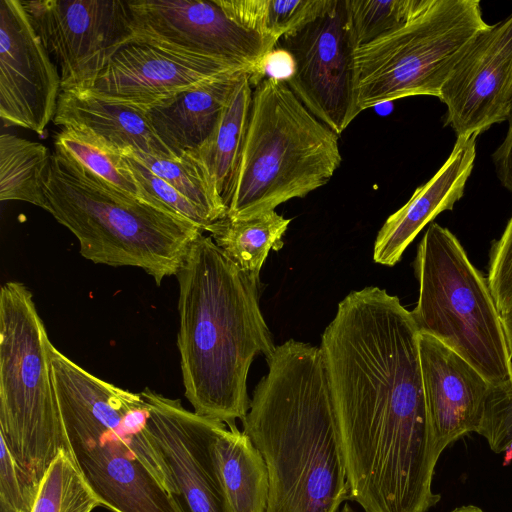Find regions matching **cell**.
<instances>
[{
  "label": "cell",
  "instance_id": "d4e9b609",
  "mask_svg": "<svg viewBox=\"0 0 512 512\" xmlns=\"http://www.w3.org/2000/svg\"><path fill=\"white\" fill-rule=\"evenodd\" d=\"M133 152L150 171L194 204L210 225L226 215L227 209L214 178L193 151L177 158L155 156L134 149Z\"/></svg>",
  "mask_w": 512,
  "mask_h": 512
},
{
  "label": "cell",
  "instance_id": "8992f818",
  "mask_svg": "<svg viewBox=\"0 0 512 512\" xmlns=\"http://www.w3.org/2000/svg\"><path fill=\"white\" fill-rule=\"evenodd\" d=\"M342 161L339 135L318 120L280 76L253 90L247 131L231 189V218L275 210L324 186Z\"/></svg>",
  "mask_w": 512,
  "mask_h": 512
},
{
  "label": "cell",
  "instance_id": "6da1fadb",
  "mask_svg": "<svg viewBox=\"0 0 512 512\" xmlns=\"http://www.w3.org/2000/svg\"><path fill=\"white\" fill-rule=\"evenodd\" d=\"M411 311L379 287L350 292L322 352L350 490L365 512H427L440 457Z\"/></svg>",
  "mask_w": 512,
  "mask_h": 512
},
{
  "label": "cell",
  "instance_id": "836d02e7",
  "mask_svg": "<svg viewBox=\"0 0 512 512\" xmlns=\"http://www.w3.org/2000/svg\"><path fill=\"white\" fill-rule=\"evenodd\" d=\"M505 139L493 154L495 170L501 184L512 193V105Z\"/></svg>",
  "mask_w": 512,
  "mask_h": 512
},
{
  "label": "cell",
  "instance_id": "83f0119b",
  "mask_svg": "<svg viewBox=\"0 0 512 512\" xmlns=\"http://www.w3.org/2000/svg\"><path fill=\"white\" fill-rule=\"evenodd\" d=\"M54 147L64 150L115 187L142 198L124 155L102 140L85 132L61 128L55 135Z\"/></svg>",
  "mask_w": 512,
  "mask_h": 512
},
{
  "label": "cell",
  "instance_id": "e575fe53",
  "mask_svg": "<svg viewBox=\"0 0 512 512\" xmlns=\"http://www.w3.org/2000/svg\"><path fill=\"white\" fill-rule=\"evenodd\" d=\"M505 335L512 355V309L506 314L501 315Z\"/></svg>",
  "mask_w": 512,
  "mask_h": 512
},
{
  "label": "cell",
  "instance_id": "5bb4252c",
  "mask_svg": "<svg viewBox=\"0 0 512 512\" xmlns=\"http://www.w3.org/2000/svg\"><path fill=\"white\" fill-rule=\"evenodd\" d=\"M61 79L20 0H0V117L43 136L53 121Z\"/></svg>",
  "mask_w": 512,
  "mask_h": 512
},
{
  "label": "cell",
  "instance_id": "7a4b0ae2",
  "mask_svg": "<svg viewBox=\"0 0 512 512\" xmlns=\"http://www.w3.org/2000/svg\"><path fill=\"white\" fill-rule=\"evenodd\" d=\"M266 360L242 420L267 467L266 512H337L350 490L320 347L290 339Z\"/></svg>",
  "mask_w": 512,
  "mask_h": 512
},
{
  "label": "cell",
  "instance_id": "d6986e66",
  "mask_svg": "<svg viewBox=\"0 0 512 512\" xmlns=\"http://www.w3.org/2000/svg\"><path fill=\"white\" fill-rule=\"evenodd\" d=\"M53 123L93 135L121 153L177 158L156 136L147 113L107 101L88 90L61 91Z\"/></svg>",
  "mask_w": 512,
  "mask_h": 512
},
{
  "label": "cell",
  "instance_id": "e0dca14e",
  "mask_svg": "<svg viewBox=\"0 0 512 512\" xmlns=\"http://www.w3.org/2000/svg\"><path fill=\"white\" fill-rule=\"evenodd\" d=\"M418 345L428 416L441 454L462 436L479 432L493 387L436 338L419 332Z\"/></svg>",
  "mask_w": 512,
  "mask_h": 512
},
{
  "label": "cell",
  "instance_id": "1f68e13d",
  "mask_svg": "<svg viewBox=\"0 0 512 512\" xmlns=\"http://www.w3.org/2000/svg\"><path fill=\"white\" fill-rule=\"evenodd\" d=\"M487 281L501 315L512 309V216L490 250Z\"/></svg>",
  "mask_w": 512,
  "mask_h": 512
},
{
  "label": "cell",
  "instance_id": "30bf717a",
  "mask_svg": "<svg viewBox=\"0 0 512 512\" xmlns=\"http://www.w3.org/2000/svg\"><path fill=\"white\" fill-rule=\"evenodd\" d=\"M274 50L287 56L289 89L323 124L340 136L361 112L358 107L356 46L345 0H330L327 8L293 32L281 37Z\"/></svg>",
  "mask_w": 512,
  "mask_h": 512
},
{
  "label": "cell",
  "instance_id": "ac0fdd59",
  "mask_svg": "<svg viewBox=\"0 0 512 512\" xmlns=\"http://www.w3.org/2000/svg\"><path fill=\"white\" fill-rule=\"evenodd\" d=\"M477 136L457 137L441 168L419 186L379 230L373 249L374 262L394 266L418 233L437 215L452 210L465 190L476 157Z\"/></svg>",
  "mask_w": 512,
  "mask_h": 512
},
{
  "label": "cell",
  "instance_id": "ffe728a7",
  "mask_svg": "<svg viewBox=\"0 0 512 512\" xmlns=\"http://www.w3.org/2000/svg\"><path fill=\"white\" fill-rule=\"evenodd\" d=\"M209 452L229 512H266L267 467L249 436L236 424L216 421Z\"/></svg>",
  "mask_w": 512,
  "mask_h": 512
},
{
  "label": "cell",
  "instance_id": "d590c367",
  "mask_svg": "<svg viewBox=\"0 0 512 512\" xmlns=\"http://www.w3.org/2000/svg\"><path fill=\"white\" fill-rule=\"evenodd\" d=\"M451 512H484L481 508L475 505L460 506L452 510Z\"/></svg>",
  "mask_w": 512,
  "mask_h": 512
},
{
  "label": "cell",
  "instance_id": "d6a6232c",
  "mask_svg": "<svg viewBox=\"0 0 512 512\" xmlns=\"http://www.w3.org/2000/svg\"><path fill=\"white\" fill-rule=\"evenodd\" d=\"M478 434L495 453H504L508 448L512 442V388L505 393L492 389Z\"/></svg>",
  "mask_w": 512,
  "mask_h": 512
},
{
  "label": "cell",
  "instance_id": "9c48e42d",
  "mask_svg": "<svg viewBox=\"0 0 512 512\" xmlns=\"http://www.w3.org/2000/svg\"><path fill=\"white\" fill-rule=\"evenodd\" d=\"M478 0H432L404 25L355 50L360 111L440 91L479 34Z\"/></svg>",
  "mask_w": 512,
  "mask_h": 512
},
{
  "label": "cell",
  "instance_id": "277c9868",
  "mask_svg": "<svg viewBox=\"0 0 512 512\" xmlns=\"http://www.w3.org/2000/svg\"><path fill=\"white\" fill-rule=\"evenodd\" d=\"M53 382L70 452L113 512H182L167 463L134 393L91 374L49 345Z\"/></svg>",
  "mask_w": 512,
  "mask_h": 512
},
{
  "label": "cell",
  "instance_id": "9a60e30c",
  "mask_svg": "<svg viewBox=\"0 0 512 512\" xmlns=\"http://www.w3.org/2000/svg\"><path fill=\"white\" fill-rule=\"evenodd\" d=\"M445 125L457 137L478 136L508 120L512 105V13L470 45L444 83Z\"/></svg>",
  "mask_w": 512,
  "mask_h": 512
},
{
  "label": "cell",
  "instance_id": "4fadbf2b",
  "mask_svg": "<svg viewBox=\"0 0 512 512\" xmlns=\"http://www.w3.org/2000/svg\"><path fill=\"white\" fill-rule=\"evenodd\" d=\"M240 73L252 75L220 60L132 39L84 90L147 112L185 91Z\"/></svg>",
  "mask_w": 512,
  "mask_h": 512
},
{
  "label": "cell",
  "instance_id": "44dd1931",
  "mask_svg": "<svg viewBox=\"0 0 512 512\" xmlns=\"http://www.w3.org/2000/svg\"><path fill=\"white\" fill-rule=\"evenodd\" d=\"M245 73L185 91L147 111L159 140L176 156L198 149L211 135L238 79Z\"/></svg>",
  "mask_w": 512,
  "mask_h": 512
},
{
  "label": "cell",
  "instance_id": "8fae6325",
  "mask_svg": "<svg viewBox=\"0 0 512 512\" xmlns=\"http://www.w3.org/2000/svg\"><path fill=\"white\" fill-rule=\"evenodd\" d=\"M56 65L61 91L87 89L112 57L133 39L128 1H21Z\"/></svg>",
  "mask_w": 512,
  "mask_h": 512
},
{
  "label": "cell",
  "instance_id": "2e32d148",
  "mask_svg": "<svg viewBox=\"0 0 512 512\" xmlns=\"http://www.w3.org/2000/svg\"><path fill=\"white\" fill-rule=\"evenodd\" d=\"M147 429L158 445L177 490L182 512H229L217 481L209 442L218 420L200 416L149 388Z\"/></svg>",
  "mask_w": 512,
  "mask_h": 512
},
{
  "label": "cell",
  "instance_id": "74e56055",
  "mask_svg": "<svg viewBox=\"0 0 512 512\" xmlns=\"http://www.w3.org/2000/svg\"><path fill=\"white\" fill-rule=\"evenodd\" d=\"M337 512H357L350 504H343Z\"/></svg>",
  "mask_w": 512,
  "mask_h": 512
},
{
  "label": "cell",
  "instance_id": "8d00e7d4",
  "mask_svg": "<svg viewBox=\"0 0 512 512\" xmlns=\"http://www.w3.org/2000/svg\"><path fill=\"white\" fill-rule=\"evenodd\" d=\"M512 461V442L508 448L504 451L503 465H508Z\"/></svg>",
  "mask_w": 512,
  "mask_h": 512
},
{
  "label": "cell",
  "instance_id": "f1b7e54d",
  "mask_svg": "<svg viewBox=\"0 0 512 512\" xmlns=\"http://www.w3.org/2000/svg\"><path fill=\"white\" fill-rule=\"evenodd\" d=\"M432 0H345L356 49L404 25Z\"/></svg>",
  "mask_w": 512,
  "mask_h": 512
},
{
  "label": "cell",
  "instance_id": "4dcf8cb0",
  "mask_svg": "<svg viewBox=\"0 0 512 512\" xmlns=\"http://www.w3.org/2000/svg\"><path fill=\"white\" fill-rule=\"evenodd\" d=\"M0 512H31L38 487L0 438Z\"/></svg>",
  "mask_w": 512,
  "mask_h": 512
},
{
  "label": "cell",
  "instance_id": "603a6c76",
  "mask_svg": "<svg viewBox=\"0 0 512 512\" xmlns=\"http://www.w3.org/2000/svg\"><path fill=\"white\" fill-rule=\"evenodd\" d=\"M251 77L245 73L238 79L211 135L193 151L214 178L223 201L231 189L247 131L253 94Z\"/></svg>",
  "mask_w": 512,
  "mask_h": 512
},
{
  "label": "cell",
  "instance_id": "484cf974",
  "mask_svg": "<svg viewBox=\"0 0 512 512\" xmlns=\"http://www.w3.org/2000/svg\"><path fill=\"white\" fill-rule=\"evenodd\" d=\"M243 27L277 41L322 13L330 0H219Z\"/></svg>",
  "mask_w": 512,
  "mask_h": 512
},
{
  "label": "cell",
  "instance_id": "ba28073f",
  "mask_svg": "<svg viewBox=\"0 0 512 512\" xmlns=\"http://www.w3.org/2000/svg\"><path fill=\"white\" fill-rule=\"evenodd\" d=\"M50 340L32 292L0 290V438L38 487L62 450L71 454L53 382Z\"/></svg>",
  "mask_w": 512,
  "mask_h": 512
},
{
  "label": "cell",
  "instance_id": "cb8c5ba5",
  "mask_svg": "<svg viewBox=\"0 0 512 512\" xmlns=\"http://www.w3.org/2000/svg\"><path fill=\"white\" fill-rule=\"evenodd\" d=\"M52 152L13 134L0 136V200L24 201L45 210L43 180Z\"/></svg>",
  "mask_w": 512,
  "mask_h": 512
},
{
  "label": "cell",
  "instance_id": "f546056e",
  "mask_svg": "<svg viewBox=\"0 0 512 512\" xmlns=\"http://www.w3.org/2000/svg\"><path fill=\"white\" fill-rule=\"evenodd\" d=\"M137 183L142 198L155 201L197 225L203 232L210 226L204 214L162 178L150 171L134 154L122 153Z\"/></svg>",
  "mask_w": 512,
  "mask_h": 512
},
{
  "label": "cell",
  "instance_id": "5b68a950",
  "mask_svg": "<svg viewBox=\"0 0 512 512\" xmlns=\"http://www.w3.org/2000/svg\"><path fill=\"white\" fill-rule=\"evenodd\" d=\"M43 190L45 210L74 234L85 259L141 268L157 285L177 275L203 233L166 206L115 187L57 147Z\"/></svg>",
  "mask_w": 512,
  "mask_h": 512
},
{
  "label": "cell",
  "instance_id": "3957f363",
  "mask_svg": "<svg viewBox=\"0 0 512 512\" xmlns=\"http://www.w3.org/2000/svg\"><path fill=\"white\" fill-rule=\"evenodd\" d=\"M177 346L185 396L200 416L226 425L250 408L249 368L276 346L259 305L260 285L201 233L177 273Z\"/></svg>",
  "mask_w": 512,
  "mask_h": 512
},
{
  "label": "cell",
  "instance_id": "7402d4cb",
  "mask_svg": "<svg viewBox=\"0 0 512 512\" xmlns=\"http://www.w3.org/2000/svg\"><path fill=\"white\" fill-rule=\"evenodd\" d=\"M290 221L275 210L244 218L225 215L206 231L240 271L261 283L263 263L271 249L278 251L283 247L282 237Z\"/></svg>",
  "mask_w": 512,
  "mask_h": 512
},
{
  "label": "cell",
  "instance_id": "52a82bcc",
  "mask_svg": "<svg viewBox=\"0 0 512 512\" xmlns=\"http://www.w3.org/2000/svg\"><path fill=\"white\" fill-rule=\"evenodd\" d=\"M419 282L411 311L420 333L455 351L498 392L512 388V355L487 277L471 263L458 238L431 223L414 262Z\"/></svg>",
  "mask_w": 512,
  "mask_h": 512
},
{
  "label": "cell",
  "instance_id": "7c38bea8",
  "mask_svg": "<svg viewBox=\"0 0 512 512\" xmlns=\"http://www.w3.org/2000/svg\"><path fill=\"white\" fill-rule=\"evenodd\" d=\"M133 39L220 60L252 73L276 42L233 20L219 0H129Z\"/></svg>",
  "mask_w": 512,
  "mask_h": 512
},
{
  "label": "cell",
  "instance_id": "4316f807",
  "mask_svg": "<svg viewBox=\"0 0 512 512\" xmlns=\"http://www.w3.org/2000/svg\"><path fill=\"white\" fill-rule=\"evenodd\" d=\"M99 505L72 455L62 450L43 475L31 512H91Z\"/></svg>",
  "mask_w": 512,
  "mask_h": 512
}]
</instances>
